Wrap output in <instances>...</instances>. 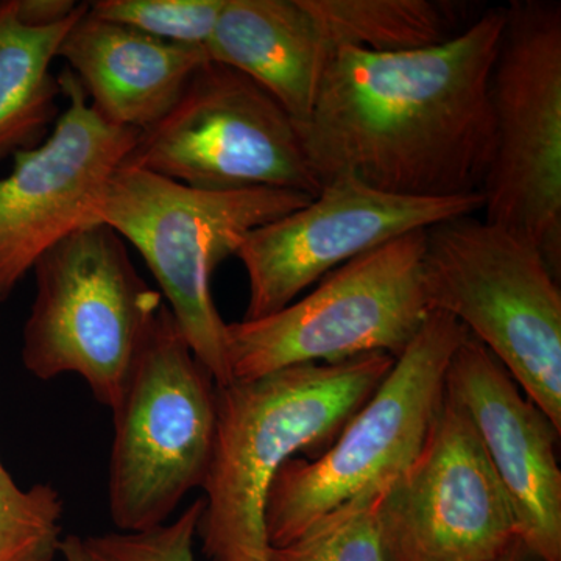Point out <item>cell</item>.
Listing matches in <instances>:
<instances>
[{
	"label": "cell",
	"mask_w": 561,
	"mask_h": 561,
	"mask_svg": "<svg viewBox=\"0 0 561 561\" xmlns=\"http://www.w3.org/2000/svg\"><path fill=\"white\" fill-rule=\"evenodd\" d=\"M504 21V7H493L430 49L335 50L311 111L295 121L320 187L346 176L398 197L481 194L493 157L490 80Z\"/></svg>",
	"instance_id": "cell-1"
},
{
	"label": "cell",
	"mask_w": 561,
	"mask_h": 561,
	"mask_svg": "<svg viewBox=\"0 0 561 561\" xmlns=\"http://www.w3.org/2000/svg\"><path fill=\"white\" fill-rule=\"evenodd\" d=\"M373 353L217 386V434L197 537L209 561H268V491L298 453L320 456L394 365Z\"/></svg>",
	"instance_id": "cell-2"
},
{
	"label": "cell",
	"mask_w": 561,
	"mask_h": 561,
	"mask_svg": "<svg viewBox=\"0 0 561 561\" xmlns=\"http://www.w3.org/2000/svg\"><path fill=\"white\" fill-rule=\"evenodd\" d=\"M302 192L253 187L205 191L122 165L92 217L130 242L160 286L169 311L217 386L232 381L227 323L210 294V275L236 256L249 232L311 201Z\"/></svg>",
	"instance_id": "cell-3"
},
{
	"label": "cell",
	"mask_w": 561,
	"mask_h": 561,
	"mask_svg": "<svg viewBox=\"0 0 561 561\" xmlns=\"http://www.w3.org/2000/svg\"><path fill=\"white\" fill-rule=\"evenodd\" d=\"M432 306L511 373L561 434V290L537 247L478 214L426 230Z\"/></svg>",
	"instance_id": "cell-4"
},
{
	"label": "cell",
	"mask_w": 561,
	"mask_h": 561,
	"mask_svg": "<svg viewBox=\"0 0 561 561\" xmlns=\"http://www.w3.org/2000/svg\"><path fill=\"white\" fill-rule=\"evenodd\" d=\"M108 500L119 531L169 523L208 476L217 434V383L162 305L113 409Z\"/></svg>",
	"instance_id": "cell-5"
},
{
	"label": "cell",
	"mask_w": 561,
	"mask_h": 561,
	"mask_svg": "<svg viewBox=\"0 0 561 561\" xmlns=\"http://www.w3.org/2000/svg\"><path fill=\"white\" fill-rule=\"evenodd\" d=\"M424 253L426 230L408 232L328 273L280 311L227 323L232 381L373 353L398 359L435 311Z\"/></svg>",
	"instance_id": "cell-6"
},
{
	"label": "cell",
	"mask_w": 561,
	"mask_h": 561,
	"mask_svg": "<svg viewBox=\"0 0 561 561\" xmlns=\"http://www.w3.org/2000/svg\"><path fill=\"white\" fill-rule=\"evenodd\" d=\"M32 271L35 300L22 332L25 370L41 381L80 376L113 411L162 295L139 275L124 239L103 224L61 239Z\"/></svg>",
	"instance_id": "cell-7"
},
{
	"label": "cell",
	"mask_w": 561,
	"mask_h": 561,
	"mask_svg": "<svg viewBox=\"0 0 561 561\" xmlns=\"http://www.w3.org/2000/svg\"><path fill=\"white\" fill-rule=\"evenodd\" d=\"M468 331L435 309L370 400L313 459L291 457L273 479L265 507L272 548L300 537L321 516L409 470L440 409L446 373Z\"/></svg>",
	"instance_id": "cell-8"
},
{
	"label": "cell",
	"mask_w": 561,
	"mask_h": 561,
	"mask_svg": "<svg viewBox=\"0 0 561 561\" xmlns=\"http://www.w3.org/2000/svg\"><path fill=\"white\" fill-rule=\"evenodd\" d=\"M504 11L483 219L537 247L561 279V3L513 0Z\"/></svg>",
	"instance_id": "cell-9"
},
{
	"label": "cell",
	"mask_w": 561,
	"mask_h": 561,
	"mask_svg": "<svg viewBox=\"0 0 561 561\" xmlns=\"http://www.w3.org/2000/svg\"><path fill=\"white\" fill-rule=\"evenodd\" d=\"M124 165L195 190H321L289 111L239 70L208 61L179 101L140 131Z\"/></svg>",
	"instance_id": "cell-10"
},
{
	"label": "cell",
	"mask_w": 561,
	"mask_h": 561,
	"mask_svg": "<svg viewBox=\"0 0 561 561\" xmlns=\"http://www.w3.org/2000/svg\"><path fill=\"white\" fill-rule=\"evenodd\" d=\"M482 208V194L398 197L346 176L332 180L305 206L243 239L236 253L249 276L243 320L280 311L328 273L383 243Z\"/></svg>",
	"instance_id": "cell-11"
},
{
	"label": "cell",
	"mask_w": 561,
	"mask_h": 561,
	"mask_svg": "<svg viewBox=\"0 0 561 561\" xmlns=\"http://www.w3.org/2000/svg\"><path fill=\"white\" fill-rule=\"evenodd\" d=\"M386 561H500L519 541L467 413L445 391L415 461L383 501Z\"/></svg>",
	"instance_id": "cell-12"
},
{
	"label": "cell",
	"mask_w": 561,
	"mask_h": 561,
	"mask_svg": "<svg viewBox=\"0 0 561 561\" xmlns=\"http://www.w3.org/2000/svg\"><path fill=\"white\" fill-rule=\"evenodd\" d=\"M57 79L65 113L43 142L13 154L0 179V301L41 254L95 224L92 209L140 133L103 119L68 68Z\"/></svg>",
	"instance_id": "cell-13"
},
{
	"label": "cell",
	"mask_w": 561,
	"mask_h": 561,
	"mask_svg": "<svg viewBox=\"0 0 561 561\" xmlns=\"http://www.w3.org/2000/svg\"><path fill=\"white\" fill-rule=\"evenodd\" d=\"M446 393L474 427L524 548L538 560L561 561L560 432L470 334L449 364Z\"/></svg>",
	"instance_id": "cell-14"
},
{
	"label": "cell",
	"mask_w": 561,
	"mask_h": 561,
	"mask_svg": "<svg viewBox=\"0 0 561 561\" xmlns=\"http://www.w3.org/2000/svg\"><path fill=\"white\" fill-rule=\"evenodd\" d=\"M92 108L117 127L144 131L172 108L205 47L181 46L94 16L88 9L58 49Z\"/></svg>",
	"instance_id": "cell-15"
},
{
	"label": "cell",
	"mask_w": 561,
	"mask_h": 561,
	"mask_svg": "<svg viewBox=\"0 0 561 561\" xmlns=\"http://www.w3.org/2000/svg\"><path fill=\"white\" fill-rule=\"evenodd\" d=\"M206 54L256 81L297 122L332 57L302 0H225Z\"/></svg>",
	"instance_id": "cell-16"
},
{
	"label": "cell",
	"mask_w": 561,
	"mask_h": 561,
	"mask_svg": "<svg viewBox=\"0 0 561 561\" xmlns=\"http://www.w3.org/2000/svg\"><path fill=\"white\" fill-rule=\"evenodd\" d=\"M88 9L50 28L25 27L13 0L0 2V161L46 139L58 117L60 83L51 62L72 25Z\"/></svg>",
	"instance_id": "cell-17"
},
{
	"label": "cell",
	"mask_w": 561,
	"mask_h": 561,
	"mask_svg": "<svg viewBox=\"0 0 561 561\" xmlns=\"http://www.w3.org/2000/svg\"><path fill=\"white\" fill-rule=\"evenodd\" d=\"M332 54L343 47L411 51L463 32L467 3L448 0H302Z\"/></svg>",
	"instance_id": "cell-18"
},
{
	"label": "cell",
	"mask_w": 561,
	"mask_h": 561,
	"mask_svg": "<svg viewBox=\"0 0 561 561\" xmlns=\"http://www.w3.org/2000/svg\"><path fill=\"white\" fill-rule=\"evenodd\" d=\"M389 485L364 491L279 548L268 561H386L381 513Z\"/></svg>",
	"instance_id": "cell-19"
},
{
	"label": "cell",
	"mask_w": 561,
	"mask_h": 561,
	"mask_svg": "<svg viewBox=\"0 0 561 561\" xmlns=\"http://www.w3.org/2000/svg\"><path fill=\"white\" fill-rule=\"evenodd\" d=\"M62 512L54 486L21 489L0 461V561H55L61 551Z\"/></svg>",
	"instance_id": "cell-20"
},
{
	"label": "cell",
	"mask_w": 561,
	"mask_h": 561,
	"mask_svg": "<svg viewBox=\"0 0 561 561\" xmlns=\"http://www.w3.org/2000/svg\"><path fill=\"white\" fill-rule=\"evenodd\" d=\"M225 0H98L90 11L101 20L127 25L153 38L205 47Z\"/></svg>",
	"instance_id": "cell-21"
},
{
	"label": "cell",
	"mask_w": 561,
	"mask_h": 561,
	"mask_svg": "<svg viewBox=\"0 0 561 561\" xmlns=\"http://www.w3.org/2000/svg\"><path fill=\"white\" fill-rule=\"evenodd\" d=\"M203 497L192 502L175 522L142 531H108L84 538L98 561H195L194 541Z\"/></svg>",
	"instance_id": "cell-22"
},
{
	"label": "cell",
	"mask_w": 561,
	"mask_h": 561,
	"mask_svg": "<svg viewBox=\"0 0 561 561\" xmlns=\"http://www.w3.org/2000/svg\"><path fill=\"white\" fill-rule=\"evenodd\" d=\"M76 0H13L18 21L31 28H50L69 21L79 11Z\"/></svg>",
	"instance_id": "cell-23"
},
{
	"label": "cell",
	"mask_w": 561,
	"mask_h": 561,
	"mask_svg": "<svg viewBox=\"0 0 561 561\" xmlns=\"http://www.w3.org/2000/svg\"><path fill=\"white\" fill-rule=\"evenodd\" d=\"M60 556L65 561H98L88 551L83 538L77 535H68L62 538Z\"/></svg>",
	"instance_id": "cell-24"
},
{
	"label": "cell",
	"mask_w": 561,
	"mask_h": 561,
	"mask_svg": "<svg viewBox=\"0 0 561 561\" xmlns=\"http://www.w3.org/2000/svg\"><path fill=\"white\" fill-rule=\"evenodd\" d=\"M500 561H541L538 560L537 557L531 556L529 551H527L526 548H524V545L522 541L516 542L515 546L505 553L504 557Z\"/></svg>",
	"instance_id": "cell-25"
}]
</instances>
